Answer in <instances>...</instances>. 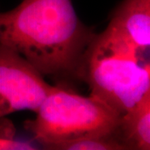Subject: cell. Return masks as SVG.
I'll return each mask as SVG.
<instances>
[{"instance_id":"cell-8","label":"cell","mask_w":150,"mask_h":150,"mask_svg":"<svg viewBox=\"0 0 150 150\" xmlns=\"http://www.w3.org/2000/svg\"><path fill=\"white\" fill-rule=\"evenodd\" d=\"M36 146L28 141H22L15 138L0 137V150H33Z\"/></svg>"},{"instance_id":"cell-6","label":"cell","mask_w":150,"mask_h":150,"mask_svg":"<svg viewBox=\"0 0 150 150\" xmlns=\"http://www.w3.org/2000/svg\"><path fill=\"white\" fill-rule=\"evenodd\" d=\"M117 134L124 150L150 149V91L121 116Z\"/></svg>"},{"instance_id":"cell-2","label":"cell","mask_w":150,"mask_h":150,"mask_svg":"<svg viewBox=\"0 0 150 150\" xmlns=\"http://www.w3.org/2000/svg\"><path fill=\"white\" fill-rule=\"evenodd\" d=\"M83 82L89 87L90 96L122 116L150 91L149 54L108 26L86 52Z\"/></svg>"},{"instance_id":"cell-5","label":"cell","mask_w":150,"mask_h":150,"mask_svg":"<svg viewBox=\"0 0 150 150\" xmlns=\"http://www.w3.org/2000/svg\"><path fill=\"white\" fill-rule=\"evenodd\" d=\"M108 26L135 48L149 54L150 0H122L110 13Z\"/></svg>"},{"instance_id":"cell-3","label":"cell","mask_w":150,"mask_h":150,"mask_svg":"<svg viewBox=\"0 0 150 150\" xmlns=\"http://www.w3.org/2000/svg\"><path fill=\"white\" fill-rule=\"evenodd\" d=\"M33 120L24 127L43 149L88 136L117 134L121 116L92 96H83L69 88L54 86Z\"/></svg>"},{"instance_id":"cell-7","label":"cell","mask_w":150,"mask_h":150,"mask_svg":"<svg viewBox=\"0 0 150 150\" xmlns=\"http://www.w3.org/2000/svg\"><path fill=\"white\" fill-rule=\"evenodd\" d=\"M56 150H124L117 134L88 136L59 145Z\"/></svg>"},{"instance_id":"cell-4","label":"cell","mask_w":150,"mask_h":150,"mask_svg":"<svg viewBox=\"0 0 150 150\" xmlns=\"http://www.w3.org/2000/svg\"><path fill=\"white\" fill-rule=\"evenodd\" d=\"M54 88L21 54L0 43V137L15 138V127L6 116L22 110L37 112Z\"/></svg>"},{"instance_id":"cell-1","label":"cell","mask_w":150,"mask_h":150,"mask_svg":"<svg viewBox=\"0 0 150 150\" xmlns=\"http://www.w3.org/2000/svg\"><path fill=\"white\" fill-rule=\"evenodd\" d=\"M96 34L78 17L72 0H23L0 12V43L60 87L83 82L84 57Z\"/></svg>"}]
</instances>
